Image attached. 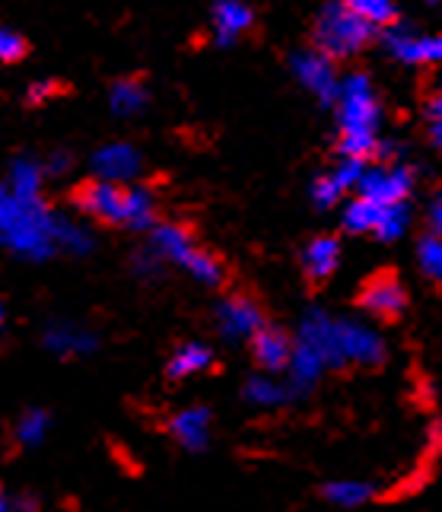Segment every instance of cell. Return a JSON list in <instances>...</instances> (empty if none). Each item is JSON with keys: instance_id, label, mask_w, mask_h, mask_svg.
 <instances>
[{"instance_id": "e0dca14e", "label": "cell", "mask_w": 442, "mask_h": 512, "mask_svg": "<svg viewBox=\"0 0 442 512\" xmlns=\"http://www.w3.org/2000/svg\"><path fill=\"white\" fill-rule=\"evenodd\" d=\"M341 264V245L331 236H318L306 245L303 252V268L312 280H328Z\"/></svg>"}, {"instance_id": "8992f818", "label": "cell", "mask_w": 442, "mask_h": 512, "mask_svg": "<svg viewBox=\"0 0 442 512\" xmlns=\"http://www.w3.org/2000/svg\"><path fill=\"white\" fill-rule=\"evenodd\" d=\"M77 210H83L86 217H93L99 223L109 226H128V188L93 179L77 188L74 194Z\"/></svg>"}, {"instance_id": "f546056e", "label": "cell", "mask_w": 442, "mask_h": 512, "mask_svg": "<svg viewBox=\"0 0 442 512\" xmlns=\"http://www.w3.org/2000/svg\"><path fill=\"white\" fill-rule=\"evenodd\" d=\"M29 51V42L23 39L20 32L10 26H0V64H16L23 61Z\"/></svg>"}, {"instance_id": "1f68e13d", "label": "cell", "mask_w": 442, "mask_h": 512, "mask_svg": "<svg viewBox=\"0 0 442 512\" xmlns=\"http://www.w3.org/2000/svg\"><path fill=\"white\" fill-rule=\"evenodd\" d=\"M363 172H366V166H363V160H347V156H344V160L338 163V166H334L331 169V175H334V182H338L344 191H350L353 185H357L360 188V179H363Z\"/></svg>"}, {"instance_id": "7c38bea8", "label": "cell", "mask_w": 442, "mask_h": 512, "mask_svg": "<svg viewBox=\"0 0 442 512\" xmlns=\"http://www.w3.org/2000/svg\"><path fill=\"white\" fill-rule=\"evenodd\" d=\"M93 169L102 182L128 185L131 179H137V172H140V153L131 144H105L93 156Z\"/></svg>"}, {"instance_id": "484cf974", "label": "cell", "mask_w": 442, "mask_h": 512, "mask_svg": "<svg viewBox=\"0 0 442 512\" xmlns=\"http://www.w3.org/2000/svg\"><path fill=\"white\" fill-rule=\"evenodd\" d=\"M344 4L360 16L363 23H369V26H388L395 20V13H398V7H395V0H344Z\"/></svg>"}, {"instance_id": "83f0119b", "label": "cell", "mask_w": 442, "mask_h": 512, "mask_svg": "<svg viewBox=\"0 0 442 512\" xmlns=\"http://www.w3.org/2000/svg\"><path fill=\"white\" fill-rule=\"evenodd\" d=\"M48 427H51V420L45 411H29V414H23L20 423H16V439H20L23 446H39Z\"/></svg>"}, {"instance_id": "d6986e66", "label": "cell", "mask_w": 442, "mask_h": 512, "mask_svg": "<svg viewBox=\"0 0 442 512\" xmlns=\"http://www.w3.org/2000/svg\"><path fill=\"white\" fill-rule=\"evenodd\" d=\"M42 179H45V166H42V163H35L32 156H20V160H13V166H10V179H7V185H10L16 194H26V198H39Z\"/></svg>"}, {"instance_id": "277c9868", "label": "cell", "mask_w": 442, "mask_h": 512, "mask_svg": "<svg viewBox=\"0 0 442 512\" xmlns=\"http://www.w3.org/2000/svg\"><path fill=\"white\" fill-rule=\"evenodd\" d=\"M150 249L163 261L185 268L204 287L223 284V264H220V258L204 252V249H198L194 239L188 236V229H182V226H175V223L153 226L150 229Z\"/></svg>"}, {"instance_id": "ffe728a7", "label": "cell", "mask_w": 442, "mask_h": 512, "mask_svg": "<svg viewBox=\"0 0 442 512\" xmlns=\"http://www.w3.org/2000/svg\"><path fill=\"white\" fill-rule=\"evenodd\" d=\"M290 395H293V388L277 382L274 376H255L245 382V398L258 404V408H277V404H284Z\"/></svg>"}, {"instance_id": "836d02e7", "label": "cell", "mask_w": 442, "mask_h": 512, "mask_svg": "<svg viewBox=\"0 0 442 512\" xmlns=\"http://www.w3.org/2000/svg\"><path fill=\"white\" fill-rule=\"evenodd\" d=\"M51 93H55V86H51V80H35L29 90H26V102L29 105H39V102H45Z\"/></svg>"}, {"instance_id": "d4e9b609", "label": "cell", "mask_w": 442, "mask_h": 512, "mask_svg": "<svg viewBox=\"0 0 442 512\" xmlns=\"http://www.w3.org/2000/svg\"><path fill=\"white\" fill-rule=\"evenodd\" d=\"M55 242H58V249L70 252V255H86L93 249V236L86 233V229L74 220H67L58 214V229H55Z\"/></svg>"}, {"instance_id": "8fae6325", "label": "cell", "mask_w": 442, "mask_h": 512, "mask_svg": "<svg viewBox=\"0 0 442 512\" xmlns=\"http://www.w3.org/2000/svg\"><path fill=\"white\" fill-rule=\"evenodd\" d=\"M360 303L366 312L379 315V319H395L408 306V293H404L401 280L392 274H379L373 280H366V287L360 293Z\"/></svg>"}, {"instance_id": "6da1fadb", "label": "cell", "mask_w": 442, "mask_h": 512, "mask_svg": "<svg viewBox=\"0 0 442 512\" xmlns=\"http://www.w3.org/2000/svg\"><path fill=\"white\" fill-rule=\"evenodd\" d=\"M296 344L315 350L331 369L347 363L379 366L385 360V344L373 328L350 319H331L322 309H312L303 319Z\"/></svg>"}, {"instance_id": "603a6c76", "label": "cell", "mask_w": 442, "mask_h": 512, "mask_svg": "<svg viewBox=\"0 0 442 512\" xmlns=\"http://www.w3.org/2000/svg\"><path fill=\"white\" fill-rule=\"evenodd\" d=\"M109 105L115 115H137L147 105V90L137 80H118L109 93Z\"/></svg>"}, {"instance_id": "3957f363", "label": "cell", "mask_w": 442, "mask_h": 512, "mask_svg": "<svg viewBox=\"0 0 442 512\" xmlns=\"http://www.w3.org/2000/svg\"><path fill=\"white\" fill-rule=\"evenodd\" d=\"M338 125H341V153L347 160H366V156L376 153L379 102L369 77L353 74L341 83Z\"/></svg>"}, {"instance_id": "2e32d148", "label": "cell", "mask_w": 442, "mask_h": 512, "mask_svg": "<svg viewBox=\"0 0 442 512\" xmlns=\"http://www.w3.org/2000/svg\"><path fill=\"white\" fill-rule=\"evenodd\" d=\"M45 347L55 350L58 357H80V353H90L96 347V338L70 322H55L45 328Z\"/></svg>"}, {"instance_id": "52a82bcc", "label": "cell", "mask_w": 442, "mask_h": 512, "mask_svg": "<svg viewBox=\"0 0 442 512\" xmlns=\"http://www.w3.org/2000/svg\"><path fill=\"white\" fill-rule=\"evenodd\" d=\"M296 80L306 86L312 96H318L322 102H338L341 93V80H338V70H334V61L322 51H299L290 61Z\"/></svg>"}, {"instance_id": "30bf717a", "label": "cell", "mask_w": 442, "mask_h": 512, "mask_svg": "<svg viewBox=\"0 0 442 512\" xmlns=\"http://www.w3.org/2000/svg\"><path fill=\"white\" fill-rule=\"evenodd\" d=\"M385 48L404 64H442V32L414 35L411 29L395 26L385 32Z\"/></svg>"}, {"instance_id": "ac0fdd59", "label": "cell", "mask_w": 442, "mask_h": 512, "mask_svg": "<svg viewBox=\"0 0 442 512\" xmlns=\"http://www.w3.org/2000/svg\"><path fill=\"white\" fill-rule=\"evenodd\" d=\"M214 363V353H210L207 344H182L179 350L172 353V360H169V376L172 379H191V376H198L204 373V369Z\"/></svg>"}, {"instance_id": "5b68a950", "label": "cell", "mask_w": 442, "mask_h": 512, "mask_svg": "<svg viewBox=\"0 0 442 512\" xmlns=\"http://www.w3.org/2000/svg\"><path fill=\"white\" fill-rule=\"evenodd\" d=\"M373 39V26L363 23L344 0L328 4L315 20V45L322 55L334 58H353L357 51Z\"/></svg>"}, {"instance_id": "e575fe53", "label": "cell", "mask_w": 442, "mask_h": 512, "mask_svg": "<svg viewBox=\"0 0 442 512\" xmlns=\"http://www.w3.org/2000/svg\"><path fill=\"white\" fill-rule=\"evenodd\" d=\"M427 220H430V233L442 236V194H439V198H433V204L427 210Z\"/></svg>"}, {"instance_id": "7a4b0ae2", "label": "cell", "mask_w": 442, "mask_h": 512, "mask_svg": "<svg viewBox=\"0 0 442 512\" xmlns=\"http://www.w3.org/2000/svg\"><path fill=\"white\" fill-rule=\"evenodd\" d=\"M58 214H51L48 204L39 198L16 194L10 185H0V245L13 255L42 261L58 249L55 242Z\"/></svg>"}, {"instance_id": "4dcf8cb0", "label": "cell", "mask_w": 442, "mask_h": 512, "mask_svg": "<svg viewBox=\"0 0 442 512\" xmlns=\"http://www.w3.org/2000/svg\"><path fill=\"white\" fill-rule=\"evenodd\" d=\"M344 188L338 185V182H334V175L328 172V175H318V179L312 182V201L318 204V207H334V204H338L341 198H344Z\"/></svg>"}, {"instance_id": "4316f807", "label": "cell", "mask_w": 442, "mask_h": 512, "mask_svg": "<svg viewBox=\"0 0 442 512\" xmlns=\"http://www.w3.org/2000/svg\"><path fill=\"white\" fill-rule=\"evenodd\" d=\"M417 264L436 284H442V236H423L417 242Z\"/></svg>"}, {"instance_id": "9c48e42d", "label": "cell", "mask_w": 442, "mask_h": 512, "mask_svg": "<svg viewBox=\"0 0 442 512\" xmlns=\"http://www.w3.org/2000/svg\"><path fill=\"white\" fill-rule=\"evenodd\" d=\"M217 328L223 338L229 341H242V338H255L264 328V315L261 306L249 296H229L217 306Z\"/></svg>"}, {"instance_id": "44dd1931", "label": "cell", "mask_w": 442, "mask_h": 512, "mask_svg": "<svg viewBox=\"0 0 442 512\" xmlns=\"http://www.w3.org/2000/svg\"><path fill=\"white\" fill-rule=\"evenodd\" d=\"M382 204L376 201H369V198H357V201H350L344 207V226L350 229V233H373L376 236V229H379V220H382Z\"/></svg>"}, {"instance_id": "d6a6232c", "label": "cell", "mask_w": 442, "mask_h": 512, "mask_svg": "<svg viewBox=\"0 0 442 512\" xmlns=\"http://www.w3.org/2000/svg\"><path fill=\"white\" fill-rule=\"evenodd\" d=\"M430 137L436 147H442V96L430 102Z\"/></svg>"}, {"instance_id": "f1b7e54d", "label": "cell", "mask_w": 442, "mask_h": 512, "mask_svg": "<svg viewBox=\"0 0 442 512\" xmlns=\"http://www.w3.org/2000/svg\"><path fill=\"white\" fill-rule=\"evenodd\" d=\"M408 207L404 204H395V207H385L382 210V220H379V229L376 236L382 242H395L398 236H404V229H408Z\"/></svg>"}, {"instance_id": "8d00e7d4", "label": "cell", "mask_w": 442, "mask_h": 512, "mask_svg": "<svg viewBox=\"0 0 442 512\" xmlns=\"http://www.w3.org/2000/svg\"><path fill=\"white\" fill-rule=\"evenodd\" d=\"M13 509V503L7 500V493H4V487H0V512H10Z\"/></svg>"}, {"instance_id": "9a60e30c", "label": "cell", "mask_w": 442, "mask_h": 512, "mask_svg": "<svg viewBox=\"0 0 442 512\" xmlns=\"http://www.w3.org/2000/svg\"><path fill=\"white\" fill-rule=\"evenodd\" d=\"M169 433L175 436V443L182 449L201 452L210 439V414L207 408H185L182 414H175L169 423Z\"/></svg>"}, {"instance_id": "4fadbf2b", "label": "cell", "mask_w": 442, "mask_h": 512, "mask_svg": "<svg viewBox=\"0 0 442 512\" xmlns=\"http://www.w3.org/2000/svg\"><path fill=\"white\" fill-rule=\"evenodd\" d=\"M252 353L264 373H287L293 360V344L284 331L264 325L252 338Z\"/></svg>"}, {"instance_id": "d590c367", "label": "cell", "mask_w": 442, "mask_h": 512, "mask_svg": "<svg viewBox=\"0 0 442 512\" xmlns=\"http://www.w3.org/2000/svg\"><path fill=\"white\" fill-rule=\"evenodd\" d=\"M64 169H67V156L64 153H55L48 160V166H45V172H64Z\"/></svg>"}, {"instance_id": "7402d4cb", "label": "cell", "mask_w": 442, "mask_h": 512, "mask_svg": "<svg viewBox=\"0 0 442 512\" xmlns=\"http://www.w3.org/2000/svg\"><path fill=\"white\" fill-rule=\"evenodd\" d=\"M325 500H331L334 506H344V509H353V506H363L369 497H373V484H366V481H331L325 484Z\"/></svg>"}, {"instance_id": "5bb4252c", "label": "cell", "mask_w": 442, "mask_h": 512, "mask_svg": "<svg viewBox=\"0 0 442 512\" xmlns=\"http://www.w3.org/2000/svg\"><path fill=\"white\" fill-rule=\"evenodd\" d=\"M210 23H214L220 45H233L242 32H249V26L255 23V13L242 0H217L214 13H210Z\"/></svg>"}, {"instance_id": "74e56055", "label": "cell", "mask_w": 442, "mask_h": 512, "mask_svg": "<svg viewBox=\"0 0 442 512\" xmlns=\"http://www.w3.org/2000/svg\"><path fill=\"white\" fill-rule=\"evenodd\" d=\"M0 331H4V303H0Z\"/></svg>"}, {"instance_id": "ba28073f", "label": "cell", "mask_w": 442, "mask_h": 512, "mask_svg": "<svg viewBox=\"0 0 442 512\" xmlns=\"http://www.w3.org/2000/svg\"><path fill=\"white\" fill-rule=\"evenodd\" d=\"M411 185H414V172L408 166H376L363 172L360 198H369L382 207H395V204H404Z\"/></svg>"}, {"instance_id": "cb8c5ba5", "label": "cell", "mask_w": 442, "mask_h": 512, "mask_svg": "<svg viewBox=\"0 0 442 512\" xmlns=\"http://www.w3.org/2000/svg\"><path fill=\"white\" fill-rule=\"evenodd\" d=\"M156 201L147 188H128V229H153Z\"/></svg>"}]
</instances>
